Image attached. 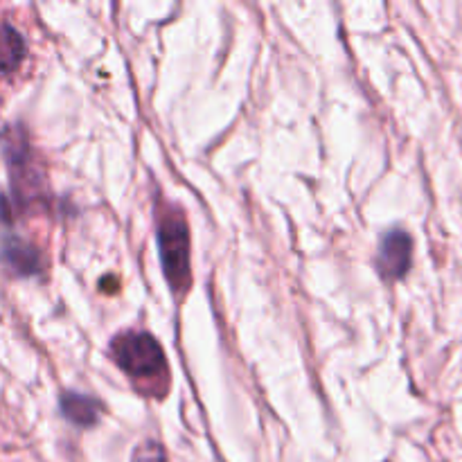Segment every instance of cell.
<instances>
[{"mask_svg": "<svg viewBox=\"0 0 462 462\" xmlns=\"http://www.w3.org/2000/svg\"><path fill=\"white\" fill-rule=\"evenodd\" d=\"M111 356L131 379L138 382H158L167 377L165 352L147 332H125L113 338Z\"/></svg>", "mask_w": 462, "mask_h": 462, "instance_id": "7a4b0ae2", "label": "cell"}, {"mask_svg": "<svg viewBox=\"0 0 462 462\" xmlns=\"http://www.w3.org/2000/svg\"><path fill=\"white\" fill-rule=\"evenodd\" d=\"M25 57V41L7 23H0V75H9Z\"/></svg>", "mask_w": 462, "mask_h": 462, "instance_id": "8992f818", "label": "cell"}, {"mask_svg": "<svg viewBox=\"0 0 462 462\" xmlns=\"http://www.w3.org/2000/svg\"><path fill=\"white\" fill-rule=\"evenodd\" d=\"M411 251L413 242L404 230H391L379 244L377 269L383 280H400L411 269Z\"/></svg>", "mask_w": 462, "mask_h": 462, "instance_id": "3957f363", "label": "cell"}, {"mask_svg": "<svg viewBox=\"0 0 462 462\" xmlns=\"http://www.w3.org/2000/svg\"><path fill=\"white\" fill-rule=\"evenodd\" d=\"M134 462H165V451L156 442H147V445L135 449Z\"/></svg>", "mask_w": 462, "mask_h": 462, "instance_id": "52a82bcc", "label": "cell"}, {"mask_svg": "<svg viewBox=\"0 0 462 462\" xmlns=\"http://www.w3.org/2000/svg\"><path fill=\"white\" fill-rule=\"evenodd\" d=\"M158 248H161L162 271L174 291L185 293L192 273H189V228L180 208H170L158 219Z\"/></svg>", "mask_w": 462, "mask_h": 462, "instance_id": "6da1fadb", "label": "cell"}, {"mask_svg": "<svg viewBox=\"0 0 462 462\" xmlns=\"http://www.w3.org/2000/svg\"><path fill=\"white\" fill-rule=\"evenodd\" d=\"M3 260L14 273L18 275H34L43 269V260H41L39 251L32 244L23 242V239H7L3 246Z\"/></svg>", "mask_w": 462, "mask_h": 462, "instance_id": "277c9868", "label": "cell"}, {"mask_svg": "<svg viewBox=\"0 0 462 462\" xmlns=\"http://www.w3.org/2000/svg\"><path fill=\"white\" fill-rule=\"evenodd\" d=\"M61 411L77 427H93V424L99 422V411H102V406L93 397L79 395V393H66L61 397Z\"/></svg>", "mask_w": 462, "mask_h": 462, "instance_id": "5b68a950", "label": "cell"}]
</instances>
